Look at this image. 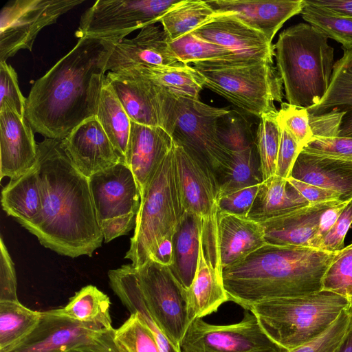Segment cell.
Wrapping results in <instances>:
<instances>
[{"label": "cell", "instance_id": "cell-1", "mask_svg": "<svg viewBox=\"0 0 352 352\" xmlns=\"http://www.w3.org/2000/svg\"><path fill=\"white\" fill-rule=\"evenodd\" d=\"M35 164L42 208L36 217L19 224L58 254L91 256L104 239L89 178L70 160L61 140L45 138L38 143Z\"/></svg>", "mask_w": 352, "mask_h": 352}, {"label": "cell", "instance_id": "cell-2", "mask_svg": "<svg viewBox=\"0 0 352 352\" xmlns=\"http://www.w3.org/2000/svg\"><path fill=\"white\" fill-rule=\"evenodd\" d=\"M113 43L84 37L34 82L26 99L25 118L34 132L63 140L96 116Z\"/></svg>", "mask_w": 352, "mask_h": 352}, {"label": "cell", "instance_id": "cell-3", "mask_svg": "<svg viewBox=\"0 0 352 352\" xmlns=\"http://www.w3.org/2000/svg\"><path fill=\"white\" fill-rule=\"evenodd\" d=\"M336 253L265 243L222 269L223 286L229 300L245 310L266 300L316 293Z\"/></svg>", "mask_w": 352, "mask_h": 352}, {"label": "cell", "instance_id": "cell-4", "mask_svg": "<svg viewBox=\"0 0 352 352\" xmlns=\"http://www.w3.org/2000/svg\"><path fill=\"white\" fill-rule=\"evenodd\" d=\"M185 212L173 148L141 197L134 234L124 258L135 268L148 259L169 266L172 239Z\"/></svg>", "mask_w": 352, "mask_h": 352}, {"label": "cell", "instance_id": "cell-5", "mask_svg": "<svg viewBox=\"0 0 352 352\" xmlns=\"http://www.w3.org/2000/svg\"><path fill=\"white\" fill-rule=\"evenodd\" d=\"M328 37L310 24L300 23L283 30L274 45L276 68L287 103L308 109L327 91L334 66Z\"/></svg>", "mask_w": 352, "mask_h": 352}, {"label": "cell", "instance_id": "cell-6", "mask_svg": "<svg viewBox=\"0 0 352 352\" xmlns=\"http://www.w3.org/2000/svg\"><path fill=\"white\" fill-rule=\"evenodd\" d=\"M345 309H350L346 299L321 290L261 301L248 310L256 316L275 343L291 351L323 333Z\"/></svg>", "mask_w": 352, "mask_h": 352}, {"label": "cell", "instance_id": "cell-7", "mask_svg": "<svg viewBox=\"0 0 352 352\" xmlns=\"http://www.w3.org/2000/svg\"><path fill=\"white\" fill-rule=\"evenodd\" d=\"M204 86L259 118L283 102V81L273 62L217 60L193 63Z\"/></svg>", "mask_w": 352, "mask_h": 352}, {"label": "cell", "instance_id": "cell-8", "mask_svg": "<svg viewBox=\"0 0 352 352\" xmlns=\"http://www.w3.org/2000/svg\"><path fill=\"white\" fill-rule=\"evenodd\" d=\"M230 112L199 100L179 97L175 123L171 134L178 144L209 167L219 183L230 162L231 153L221 139L219 120Z\"/></svg>", "mask_w": 352, "mask_h": 352}, {"label": "cell", "instance_id": "cell-9", "mask_svg": "<svg viewBox=\"0 0 352 352\" xmlns=\"http://www.w3.org/2000/svg\"><path fill=\"white\" fill-rule=\"evenodd\" d=\"M180 0H98L82 14L75 36L116 43L133 31L154 25Z\"/></svg>", "mask_w": 352, "mask_h": 352}, {"label": "cell", "instance_id": "cell-10", "mask_svg": "<svg viewBox=\"0 0 352 352\" xmlns=\"http://www.w3.org/2000/svg\"><path fill=\"white\" fill-rule=\"evenodd\" d=\"M106 80L131 122L160 126L171 135L179 96L130 68L109 72Z\"/></svg>", "mask_w": 352, "mask_h": 352}, {"label": "cell", "instance_id": "cell-11", "mask_svg": "<svg viewBox=\"0 0 352 352\" xmlns=\"http://www.w3.org/2000/svg\"><path fill=\"white\" fill-rule=\"evenodd\" d=\"M136 272L145 302L155 321L179 350L188 327L186 289L177 281L168 266L154 260L148 259L136 268Z\"/></svg>", "mask_w": 352, "mask_h": 352}, {"label": "cell", "instance_id": "cell-12", "mask_svg": "<svg viewBox=\"0 0 352 352\" xmlns=\"http://www.w3.org/2000/svg\"><path fill=\"white\" fill-rule=\"evenodd\" d=\"M180 352H289L265 332L256 316L245 310L242 320L230 324H212L196 318L179 344Z\"/></svg>", "mask_w": 352, "mask_h": 352}, {"label": "cell", "instance_id": "cell-13", "mask_svg": "<svg viewBox=\"0 0 352 352\" xmlns=\"http://www.w3.org/2000/svg\"><path fill=\"white\" fill-rule=\"evenodd\" d=\"M83 0H15L9 1L0 14V62H6L19 50H32L45 27L56 23L62 14Z\"/></svg>", "mask_w": 352, "mask_h": 352}, {"label": "cell", "instance_id": "cell-14", "mask_svg": "<svg viewBox=\"0 0 352 352\" xmlns=\"http://www.w3.org/2000/svg\"><path fill=\"white\" fill-rule=\"evenodd\" d=\"M186 296L188 325L196 318L216 312L229 300L219 260L216 219L202 221L197 269Z\"/></svg>", "mask_w": 352, "mask_h": 352}, {"label": "cell", "instance_id": "cell-15", "mask_svg": "<svg viewBox=\"0 0 352 352\" xmlns=\"http://www.w3.org/2000/svg\"><path fill=\"white\" fill-rule=\"evenodd\" d=\"M219 130L231 153L230 164L219 182V197L261 184L263 179L255 138L246 120L230 111L219 119Z\"/></svg>", "mask_w": 352, "mask_h": 352}, {"label": "cell", "instance_id": "cell-16", "mask_svg": "<svg viewBox=\"0 0 352 352\" xmlns=\"http://www.w3.org/2000/svg\"><path fill=\"white\" fill-rule=\"evenodd\" d=\"M230 51L238 61L273 62L274 45L261 32L250 27L233 12L217 13L191 32Z\"/></svg>", "mask_w": 352, "mask_h": 352}, {"label": "cell", "instance_id": "cell-17", "mask_svg": "<svg viewBox=\"0 0 352 352\" xmlns=\"http://www.w3.org/2000/svg\"><path fill=\"white\" fill-rule=\"evenodd\" d=\"M175 165L186 212L202 219L218 213L219 183L212 170L182 146L174 143Z\"/></svg>", "mask_w": 352, "mask_h": 352}, {"label": "cell", "instance_id": "cell-18", "mask_svg": "<svg viewBox=\"0 0 352 352\" xmlns=\"http://www.w3.org/2000/svg\"><path fill=\"white\" fill-rule=\"evenodd\" d=\"M104 330L50 310L43 312L34 329L6 352H66L89 342Z\"/></svg>", "mask_w": 352, "mask_h": 352}, {"label": "cell", "instance_id": "cell-19", "mask_svg": "<svg viewBox=\"0 0 352 352\" xmlns=\"http://www.w3.org/2000/svg\"><path fill=\"white\" fill-rule=\"evenodd\" d=\"M91 197L99 221L138 214L140 193L133 174L124 160L89 177Z\"/></svg>", "mask_w": 352, "mask_h": 352}, {"label": "cell", "instance_id": "cell-20", "mask_svg": "<svg viewBox=\"0 0 352 352\" xmlns=\"http://www.w3.org/2000/svg\"><path fill=\"white\" fill-rule=\"evenodd\" d=\"M61 144L72 163L88 178L124 160L115 149L96 116L76 127L61 140Z\"/></svg>", "mask_w": 352, "mask_h": 352}, {"label": "cell", "instance_id": "cell-21", "mask_svg": "<svg viewBox=\"0 0 352 352\" xmlns=\"http://www.w3.org/2000/svg\"><path fill=\"white\" fill-rule=\"evenodd\" d=\"M168 37L159 26L141 29L133 38L113 43L105 64V71L116 72L136 66H177L179 62L172 53Z\"/></svg>", "mask_w": 352, "mask_h": 352}, {"label": "cell", "instance_id": "cell-22", "mask_svg": "<svg viewBox=\"0 0 352 352\" xmlns=\"http://www.w3.org/2000/svg\"><path fill=\"white\" fill-rule=\"evenodd\" d=\"M173 146L171 135L162 128L131 122L123 159L133 174L140 197Z\"/></svg>", "mask_w": 352, "mask_h": 352}, {"label": "cell", "instance_id": "cell-23", "mask_svg": "<svg viewBox=\"0 0 352 352\" xmlns=\"http://www.w3.org/2000/svg\"><path fill=\"white\" fill-rule=\"evenodd\" d=\"M0 178H17L36 163L37 144L25 117L10 111H0Z\"/></svg>", "mask_w": 352, "mask_h": 352}, {"label": "cell", "instance_id": "cell-24", "mask_svg": "<svg viewBox=\"0 0 352 352\" xmlns=\"http://www.w3.org/2000/svg\"><path fill=\"white\" fill-rule=\"evenodd\" d=\"M217 13L233 12L241 21L272 40L284 23L300 14L305 0H209Z\"/></svg>", "mask_w": 352, "mask_h": 352}, {"label": "cell", "instance_id": "cell-25", "mask_svg": "<svg viewBox=\"0 0 352 352\" xmlns=\"http://www.w3.org/2000/svg\"><path fill=\"white\" fill-rule=\"evenodd\" d=\"M217 241L221 269L236 263L265 243L260 223L219 211Z\"/></svg>", "mask_w": 352, "mask_h": 352}, {"label": "cell", "instance_id": "cell-26", "mask_svg": "<svg viewBox=\"0 0 352 352\" xmlns=\"http://www.w3.org/2000/svg\"><path fill=\"white\" fill-rule=\"evenodd\" d=\"M339 201L308 204L261 222L265 243L311 248L321 214Z\"/></svg>", "mask_w": 352, "mask_h": 352}, {"label": "cell", "instance_id": "cell-27", "mask_svg": "<svg viewBox=\"0 0 352 352\" xmlns=\"http://www.w3.org/2000/svg\"><path fill=\"white\" fill-rule=\"evenodd\" d=\"M290 177L352 199V161L318 156L301 151Z\"/></svg>", "mask_w": 352, "mask_h": 352}, {"label": "cell", "instance_id": "cell-28", "mask_svg": "<svg viewBox=\"0 0 352 352\" xmlns=\"http://www.w3.org/2000/svg\"><path fill=\"white\" fill-rule=\"evenodd\" d=\"M307 111L309 118L342 113L336 137L352 138V49H344L342 57L334 64L327 91Z\"/></svg>", "mask_w": 352, "mask_h": 352}, {"label": "cell", "instance_id": "cell-29", "mask_svg": "<svg viewBox=\"0 0 352 352\" xmlns=\"http://www.w3.org/2000/svg\"><path fill=\"white\" fill-rule=\"evenodd\" d=\"M202 218L185 212L172 239V274L185 289L195 278L199 256Z\"/></svg>", "mask_w": 352, "mask_h": 352}, {"label": "cell", "instance_id": "cell-30", "mask_svg": "<svg viewBox=\"0 0 352 352\" xmlns=\"http://www.w3.org/2000/svg\"><path fill=\"white\" fill-rule=\"evenodd\" d=\"M109 285L131 314H136L153 333L162 352H180L168 340L151 315L140 289L136 268L131 263L108 272Z\"/></svg>", "mask_w": 352, "mask_h": 352}, {"label": "cell", "instance_id": "cell-31", "mask_svg": "<svg viewBox=\"0 0 352 352\" xmlns=\"http://www.w3.org/2000/svg\"><path fill=\"white\" fill-rule=\"evenodd\" d=\"M308 204L287 179L274 175L261 183L247 218L261 223Z\"/></svg>", "mask_w": 352, "mask_h": 352}, {"label": "cell", "instance_id": "cell-32", "mask_svg": "<svg viewBox=\"0 0 352 352\" xmlns=\"http://www.w3.org/2000/svg\"><path fill=\"white\" fill-rule=\"evenodd\" d=\"M1 206L21 223L36 217L42 208V189L36 164L21 176L10 179L1 191Z\"/></svg>", "mask_w": 352, "mask_h": 352}, {"label": "cell", "instance_id": "cell-33", "mask_svg": "<svg viewBox=\"0 0 352 352\" xmlns=\"http://www.w3.org/2000/svg\"><path fill=\"white\" fill-rule=\"evenodd\" d=\"M110 300L107 294L96 286L87 285L72 296L63 308L52 309L58 315L71 319L94 324L105 329H112L110 316Z\"/></svg>", "mask_w": 352, "mask_h": 352}, {"label": "cell", "instance_id": "cell-34", "mask_svg": "<svg viewBox=\"0 0 352 352\" xmlns=\"http://www.w3.org/2000/svg\"><path fill=\"white\" fill-rule=\"evenodd\" d=\"M96 116L116 151L124 158L131 121L106 80V77Z\"/></svg>", "mask_w": 352, "mask_h": 352}, {"label": "cell", "instance_id": "cell-35", "mask_svg": "<svg viewBox=\"0 0 352 352\" xmlns=\"http://www.w3.org/2000/svg\"><path fill=\"white\" fill-rule=\"evenodd\" d=\"M130 69L159 83L179 97L199 100V92L204 87L199 74L186 64L177 66H136Z\"/></svg>", "mask_w": 352, "mask_h": 352}, {"label": "cell", "instance_id": "cell-36", "mask_svg": "<svg viewBox=\"0 0 352 352\" xmlns=\"http://www.w3.org/2000/svg\"><path fill=\"white\" fill-rule=\"evenodd\" d=\"M217 12L201 0H180L160 19L170 41L192 32L215 15Z\"/></svg>", "mask_w": 352, "mask_h": 352}, {"label": "cell", "instance_id": "cell-37", "mask_svg": "<svg viewBox=\"0 0 352 352\" xmlns=\"http://www.w3.org/2000/svg\"><path fill=\"white\" fill-rule=\"evenodd\" d=\"M42 313L27 308L19 301L0 302V352L7 351L29 334Z\"/></svg>", "mask_w": 352, "mask_h": 352}, {"label": "cell", "instance_id": "cell-38", "mask_svg": "<svg viewBox=\"0 0 352 352\" xmlns=\"http://www.w3.org/2000/svg\"><path fill=\"white\" fill-rule=\"evenodd\" d=\"M277 111L265 113L260 118L255 137L262 179L275 175L280 141V129L276 120Z\"/></svg>", "mask_w": 352, "mask_h": 352}, {"label": "cell", "instance_id": "cell-39", "mask_svg": "<svg viewBox=\"0 0 352 352\" xmlns=\"http://www.w3.org/2000/svg\"><path fill=\"white\" fill-rule=\"evenodd\" d=\"M168 45L176 58L186 65L217 60L239 62L228 49L205 41L192 32L173 41L168 40Z\"/></svg>", "mask_w": 352, "mask_h": 352}, {"label": "cell", "instance_id": "cell-40", "mask_svg": "<svg viewBox=\"0 0 352 352\" xmlns=\"http://www.w3.org/2000/svg\"><path fill=\"white\" fill-rule=\"evenodd\" d=\"M309 24L342 45L344 49H352V17L331 13L323 8L308 3L300 12Z\"/></svg>", "mask_w": 352, "mask_h": 352}, {"label": "cell", "instance_id": "cell-41", "mask_svg": "<svg viewBox=\"0 0 352 352\" xmlns=\"http://www.w3.org/2000/svg\"><path fill=\"white\" fill-rule=\"evenodd\" d=\"M321 290L346 299L352 310V243L336 253L322 278Z\"/></svg>", "mask_w": 352, "mask_h": 352}, {"label": "cell", "instance_id": "cell-42", "mask_svg": "<svg viewBox=\"0 0 352 352\" xmlns=\"http://www.w3.org/2000/svg\"><path fill=\"white\" fill-rule=\"evenodd\" d=\"M115 334L127 352H162L153 333L136 314H131Z\"/></svg>", "mask_w": 352, "mask_h": 352}, {"label": "cell", "instance_id": "cell-43", "mask_svg": "<svg viewBox=\"0 0 352 352\" xmlns=\"http://www.w3.org/2000/svg\"><path fill=\"white\" fill-rule=\"evenodd\" d=\"M352 320V310L344 309L323 333L289 352H336L346 338Z\"/></svg>", "mask_w": 352, "mask_h": 352}, {"label": "cell", "instance_id": "cell-44", "mask_svg": "<svg viewBox=\"0 0 352 352\" xmlns=\"http://www.w3.org/2000/svg\"><path fill=\"white\" fill-rule=\"evenodd\" d=\"M276 120L280 126L287 129L295 138L301 151L314 136L307 109L282 102Z\"/></svg>", "mask_w": 352, "mask_h": 352}, {"label": "cell", "instance_id": "cell-45", "mask_svg": "<svg viewBox=\"0 0 352 352\" xmlns=\"http://www.w3.org/2000/svg\"><path fill=\"white\" fill-rule=\"evenodd\" d=\"M26 99L19 89L15 70L6 62H0V111H10L25 117Z\"/></svg>", "mask_w": 352, "mask_h": 352}, {"label": "cell", "instance_id": "cell-46", "mask_svg": "<svg viewBox=\"0 0 352 352\" xmlns=\"http://www.w3.org/2000/svg\"><path fill=\"white\" fill-rule=\"evenodd\" d=\"M302 151L318 156L352 161V138L313 137Z\"/></svg>", "mask_w": 352, "mask_h": 352}, {"label": "cell", "instance_id": "cell-47", "mask_svg": "<svg viewBox=\"0 0 352 352\" xmlns=\"http://www.w3.org/2000/svg\"><path fill=\"white\" fill-rule=\"evenodd\" d=\"M261 184L248 186L219 197V212L247 217Z\"/></svg>", "mask_w": 352, "mask_h": 352}, {"label": "cell", "instance_id": "cell-48", "mask_svg": "<svg viewBox=\"0 0 352 352\" xmlns=\"http://www.w3.org/2000/svg\"><path fill=\"white\" fill-rule=\"evenodd\" d=\"M352 224V199L346 206L335 225L323 238L317 249L338 252L344 248V239Z\"/></svg>", "mask_w": 352, "mask_h": 352}, {"label": "cell", "instance_id": "cell-49", "mask_svg": "<svg viewBox=\"0 0 352 352\" xmlns=\"http://www.w3.org/2000/svg\"><path fill=\"white\" fill-rule=\"evenodd\" d=\"M280 129V141L275 175L287 179L301 149L292 134L284 127Z\"/></svg>", "mask_w": 352, "mask_h": 352}, {"label": "cell", "instance_id": "cell-50", "mask_svg": "<svg viewBox=\"0 0 352 352\" xmlns=\"http://www.w3.org/2000/svg\"><path fill=\"white\" fill-rule=\"evenodd\" d=\"M14 265L3 239H0V302L19 301Z\"/></svg>", "mask_w": 352, "mask_h": 352}, {"label": "cell", "instance_id": "cell-51", "mask_svg": "<svg viewBox=\"0 0 352 352\" xmlns=\"http://www.w3.org/2000/svg\"><path fill=\"white\" fill-rule=\"evenodd\" d=\"M115 329H105L89 342L66 352H127L116 338Z\"/></svg>", "mask_w": 352, "mask_h": 352}, {"label": "cell", "instance_id": "cell-52", "mask_svg": "<svg viewBox=\"0 0 352 352\" xmlns=\"http://www.w3.org/2000/svg\"><path fill=\"white\" fill-rule=\"evenodd\" d=\"M287 180L308 201L309 204L342 200L341 195L333 190L312 185L292 177H288Z\"/></svg>", "mask_w": 352, "mask_h": 352}, {"label": "cell", "instance_id": "cell-53", "mask_svg": "<svg viewBox=\"0 0 352 352\" xmlns=\"http://www.w3.org/2000/svg\"><path fill=\"white\" fill-rule=\"evenodd\" d=\"M136 214L106 219L100 222L104 243H109L116 238L127 234L136 225Z\"/></svg>", "mask_w": 352, "mask_h": 352}, {"label": "cell", "instance_id": "cell-54", "mask_svg": "<svg viewBox=\"0 0 352 352\" xmlns=\"http://www.w3.org/2000/svg\"><path fill=\"white\" fill-rule=\"evenodd\" d=\"M351 199L340 200L323 212L320 218L319 225L313 239L311 248H318L323 238L332 229L340 214Z\"/></svg>", "mask_w": 352, "mask_h": 352}, {"label": "cell", "instance_id": "cell-55", "mask_svg": "<svg viewBox=\"0 0 352 352\" xmlns=\"http://www.w3.org/2000/svg\"><path fill=\"white\" fill-rule=\"evenodd\" d=\"M333 14L352 17V0H305Z\"/></svg>", "mask_w": 352, "mask_h": 352}, {"label": "cell", "instance_id": "cell-56", "mask_svg": "<svg viewBox=\"0 0 352 352\" xmlns=\"http://www.w3.org/2000/svg\"><path fill=\"white\" fill-rule=\"evenodd\" d=\"M336 352H352V320L349 331Z\"/></svg>", "mask_w": 352, "mask_h": 352}]
</instances>
